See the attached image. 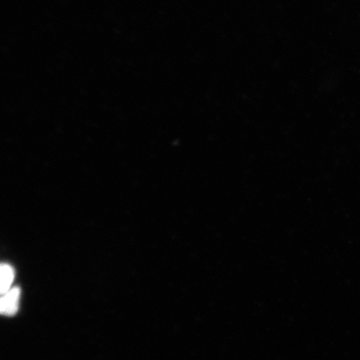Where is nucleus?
I'll return each mask as SVG.
<instances>
[{"instance_id":"f257e3e1","label":"nucleus","mask_w":360,"mask_h":360,"mask_svg":"<svg viewBox=\"0 0 360 360\" xmlns=\"http://www.w3.org/2000/svg\"><path fill=\"white\" fill-rule=\"evenodd\" d=\"M20 290L15 288L4 294L1 300V313L6 315L15 314L19 305Z\"/></svg>"},{"instance_id":"f03ea898","label":"nucleus","mask_w":360,"mask_h":360,"mask_svg":"<svg viewBox=\"0 0 360 360\" xmlns=\"http://www.w3.org/2000/svg\"><path fill=\"white\" fill-rule=\"evenodd\" d=\"M0 273H1V285H0V288H1L2 294L4 295L11 290L13 277H15V272H13V269L10 264H3L1 269H0Z\"/></svg>"}]
</instances>
